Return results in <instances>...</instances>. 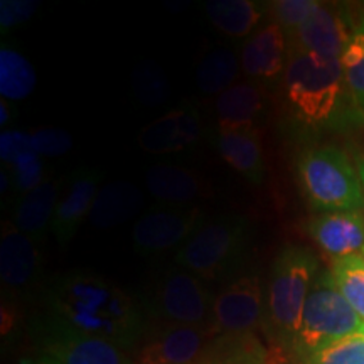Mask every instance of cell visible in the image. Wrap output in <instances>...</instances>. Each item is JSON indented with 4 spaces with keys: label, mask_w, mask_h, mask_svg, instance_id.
<instances>
[{
    "label": "cell",
    "mask_w": 364,
    "mask_h": 364,
    "mask_svg": "<svg viewBox=\"0 0 364 364\" xmlns=\"http://www.w3.org/2000/svg\"><path fill=\"white\" fill-rule=\"evenodd\" d=\"M252 225L245 216L221 215L204 221L176 253V265L204 282H225L247 258Z\"/></svg>",
    "instance_id": "obj_3"
},
{
    "label": "cell",
    "mask_w": 364,
    "mask_h": 364,
    "mask_svg": "<svg viewBox=\"0 0 364 364\" xmlns=\"http://www.w3.org/2000/svg\"><path fill=\"white\" fill-rule=\"evenodd\" d=\"M41 275V250L38 240L22 233L12 221L2 225L0 240V277L12 292H27Z\"/></svg>",
    "instance_id": "obj_13"
},
{
    "label": "cell",
    "mask_w": 364,
    "mask_h": 364,
    "mask_svg": "<svg viewBox=\"0 0 364 364\" xmlns=\"http://www.w3.org/2000/svg\"><path fill=\"white\" fill-rule=\"evenodd\" d=\"M36 364H49V363H44V361H38Z\"/></svg>",
    "instance_id": "obj_38"
},
{
    "label": "cell",
    "mask_w": 364,
    "mask_h": 364,
    "mask_svg": "<svg viewBox=\"0 0 364 364\" xmlns=\"http://www.w3.org/2000/svg\"><path fill=\"white\" fill-rule=\"evenodd\" d=\"M265 112V91L260 83L243 81L235 83L216 98V113L220 130L255 127Z\"/></svg>",
    "instance_id": "obj_20"
},
{
    "label": "cell",
    "mask_w": 364,
    "mask_h": 364,
    "mask_svg": "<svg viewBox=\"0 0 364 364\" xmlns=\"http://www.w3.org/2000/svg\"><path fill=\"white\" fill-rule=\"evenodd\" d=\"M307 201L318 213L361 211L364 191L351 161L338 147L307 150L299 161Z\"/></svg>",
    "instance_id": "obj_5"
},
{
    "label": "cell",
    "mask_w": 364,
    "mask_h": 364,
    "mask_svg": "<svg viewBox=\"0 0 364 364\" xmlns=\"http://www.w3.org/2000/svg\"><path fill=\"white\" fill-rule=\"evenodd\" d=\"M33 149L38 156L58 157L73 147V140L68 132L61 129H41L31 135Z\"/></svg>",
    "instance_id": "obj_33"
},
{
    "label": "cell",
    "mask_w": 364,
    "mask_h": 364,
    "mask_svg": "<svg viewBox=\"0 0 364 364\" xmlns=\"http://www.w3.org/2000/svg\"><path fill=\"white\" fill-rule=\"evenodd\" d=\"M44 318L129 351L149 334L147 317L120 285L90 270L63 272L44 290Z\"/></svg>",
    "instance_id": "obj_1"
},
{
    "label": "cell",
    "mask_w": 364,
    "mask_h": 364,
    "mask_svg": "<svg viewBox=\"0 0 364 364\" xmlns=\"http://www.w3.org/2000/svg\"><path fill=\"white\" fill-rule=\"evenodd\" d=\"M27 152H34L31 135L21 134V132L16 130L4 132L2 142H0V154H2L4 162L11 166L14 161H17V159Z\"/></svg>",
    "instance_id": "obj_34"
},
{
    "label": "cell",
    "mask_w": 364,
    "mask_h": 364,
    "mask_svg": "<svg viewBox=\"0 0 364 364\" xmlns=\"http://www.w3.org/2000/svg\"><path fill=\"white\" fill-rule=\"evenodd\" d=\"M317 268L316 255L299 245H285L273 258L265 297V318L268 334L282 348L294 349Z\"/></svg>",
    "instance_id": "obj_2"
},
{
    "label": "cell",
    "mask_w": 364,
    "mask_h": 364,
    "mask_svg": "<svg viewBox=\"0 0 364 364\" xmlns=\"http://www.w3.org/2000/svg\"><path fill=\"white\" fill-rule=\"evenodd\" d=\"M142 206V194L130 182H112L100 191L90 213V223L95 228L122 225Z\"/></svg>",
    "instance_id": "obj_21"
},
{
    "label": "cell",
    "mask_w": 364,
    "mask_h": 364,
    "mask_svg": "<svg viewBox=\"0 0 364 364\" xmlns=\"http://www.w3.org/2000/svg\"><path fill=\"white\" fill-rule=\"evenodd\" d=\"M351 34L338 9L318 2L306 24L285 36L287 51L311 53L322 59H341Z\"/></svg>",
    "instance_id": "obj_12"
},
{
    "label": "cell",
    "mask_w": 364,
    "mask_h": 364,
    "mask_svg": "<svg viewBox=\"0 0 364 364\" xmlns=\"http://www.w3.org/2000/svg\"><path fill=\"white\" fill-rule=\"evenodd\" d=\"M285 93L300 120L317 125L334 115L344 88L341 59L287 51Z\"/></svg>",
    "instance_id": "obj_4"
},
{
    "label": "cell",
    "mask_w": 364,
    "mask_h": 364,
    "mask_svg": "<svg viewBox=\"0 0 364 364\" xmlns=\"http://www.w3.org/2000/svg\"><path fill=\"white\" fill-rule=\"evenodd\" d=\"M0 110H2V125H6L9 122V110H6V102H2V105H0Z\"/></svg>",
    "instance_id": "obj_37"
},
{
    "label": "cell",
    "mask_w": 364,
    "mask_h": 364,
    "mask_svg": "<svg viewBox=\"0 0 364 364\" xmlns=\"http://www.w3.org/2000/svg\"><path fill=\"white\" fill-rule=\"evenodd\" d=\"M358 172H359V179H361L363 191H364V156L359 159V162H358Z\"/></svg>",
    "instance_id": "obj_36"
},
{
    "label": "cell",
    "mask_w": 364,
    "mask_h": 364,
    "mask_svg": "<svg viewBox=\"0 0 364 364\" xmlns=\"http://www.w3.org/2000/svg\"><path fill=\"white\" fill-rule=\"evenodd\" d=\"M134 86L139 98L149 105L162 103L169 95L166 76L156 65H140L134 73Z\"/></svg>",
    "instance_id": "obj_31"
},
{
    "label": "cell",
    "mask_w": 364,
    "mask_h": 364,
    "mask_svg": "<svg viewBox=\"0 0 364 364\" xmlns=\"http://www.w3.org/2000/svg\"><path fill=\"white\" fill-rule=\"evenodd\" d=\"M341 66L346 88L364 115V22L353 31L351 39L341 56Z\"/></svg>",
    "instance_id": "obj_28"
},
{
    "label": "cell",
    "mask_w": 364,
    "mask_h": 364,
    "mask_svg": "<svg viewBox=\"0 0 364 364\" xmlns=\"http://www.w3.org/2000/svg\"><path fill=\"white\" fill-rule=\"evenodd\" d=\"M208 331L188 326H161L145 336L136 364H201L209 344Z\"/></svg>",
    "instance_id": "obj_11"
},
{
    "label": "cell",
    "mask_w": 364,
    "mask_h": 364,
    "mask_svg": "<svg viewBox=\"0 0 364 364\" xmlns=\"http://www.w3.org/2000/svg\"><path fill=\"white\" fill-rule=\"evenodd\" d=\"M204 223L201 208L167 206L147 211L132 228V243L144 257L179 250Z\"/></svg>",
    "instance_id": "obj_10"
},
{
    "label": "cell",
    "mask_w": 364,
    "mask_h": 364,
    "mask_svg": "<svg viewBox=\"0 0 364 364\" xmlns=\"http://www.w3.org/2000/svg\"><path fill=\"white\" fill-rule=\"evenodd\" d=\"M218 150L233 169L252 182L262 186L265 181V157L262 149V135L257 127L223 129L218 136Z\"/></svg>",
    "instance_id": "obj_18"
},
{
    "label": "cell",
    "mask_w": 364,
    "mask_h": 364,
    "mask_svg": "<svg viewBox=\"0 0 364 364\" xmlns=\"http://www.w3.org/2000/svg\"><path fill=\"white\" fill-rule=\"evenodd\" d=\"M11 176L14 188L24 196L43 184V166L36 152H27L11 164Z\"/></svg>",
    "instance_id": "obj_32"
},
{
    "label": "cell",
    "mask_w": 364,
    "mask_h": 364,
    "mask_svg": "<svg viewBox=\"0 0 364 364\" xmlns=\"http://www.w3.org/2000/svg\"><path fill=\"white\" fill-rule=\"evenodd\" d=\"M201 364H272L257 334L221 336L209 344Z\"/></svg>",
    "instance_id": "obj_24"
},
{
    "label": "cell",
    "mask_w": 364,
    "mask_h": 364,
    "mask_svg": "<svg viewBox=\"0 0 364 364\" xmlns=\"http://www.w3.org/2000/svg\"><path fill=\"white\" fill-rule=\"evenodd\" d=\"M0 24L2 29H9L21 22H26L38 9V2H24V0H4L0 4Z\"/></svg>",
    "instance_id": "obj_35"
},
{
    "label": "cell",
    "mask_w": 364,
    "mask_h": 364,
    "mask_svg": "<svg viewBox=\"0 0 364 364\" xmlns=\"http://www.w3.org/2000/svg\"><path fill=\"white\" fill-rule=\"evenodd\" d=\"M364 332V322L339 292L331 272L318 273L302 311L294 351L311 358L348 336Z\"/></svg>",
    "instance_id": "obj_6"
},
{
    "label": "cell",
    "mask_w": 364,
    "mask_h": 364,
    "mask_svg": "<svg viewBox=\"0 0 364 364\" xmlns=\"http://www.w3.org/2000/svg\"><path fill=\"white\" fill-rule=\"evenodd\" d=\"M145 186L154 198L169 206H186L208 193L206 182L194 171L172 164L150 166L145 172Z\"/></svg>",
    "instance_id": "obj_19"
},
{
    "label": "cell",
    "mask_w": 364,
    "mask_h": 364,
    "mask_svg": "<svg viewBox=\"0 0 364 364\" xmlns=\"http://www.w3.org/2000/svg\"><path fill=\"white\" fill-rule=\"evenodd\" d=\"M307 364H364V332L329 344L312 354Z\"/></svg>",
    "instance_id": "obj_29"
},
{
    "label": "cell",
    "mask_w": 364,
    "mask_h": 364,
    "mask_svg": "<svg viewBox=\"0 0 364 364\" xmlns=\"http://www.w3.org/2000/svg\"><path fill=\"white\" fill-rule=\"evenodd\" d=\"M238 58L230 49H215L203 59L198 68L199 90L203 93H223L231 88L235 78L238 76Z\"/></svg>",
    "instance_id": "obj_26"
},
{
    "label": "cell",
    "mask_w": 364,
    "mask_h": 364,
    "mask_svg": "<svg viewBox=\"0 0 364 364\" xmlns=\"http://www.w3.org/2000/svg\"><path fill=\"white\" fill-rule=\"evenodd\" d=\"M329 272L339 292L364 322V257L332 260Z\"/></svg>",
    "instance_id": "obj_27"
},
{
    "label": "cell",
    "mask_w": 364,
    "mask_h": 364,
    "mask_svg": "<svg viewBox=\"0 0 364 364\" xmlns=\"http://www.w3.org/2000/svg\"><path fill=\"white\" fill-rule=\"evenodd\" d=\"M34 341L39 361L49 364H136L112 343L78 334L43 316L36 318Z\"/></svg>",
    "instance_id": "obj_8"
},
{
    "label": "cell",
    "mask_w": 364,
    "mask_h": 364,
    "mask_svg": "<svg viewBox=\"0 0 364 364\" xmlns=\"http://www.w3.org/2000/svg\"><path fill=\"white\" fill-rule=\"evenodd\" d=\"M317 4L314 0H279L272 2L268 11L272 14V22L279 24L285 36H289L306 24Z\"/></svg>",
    "instance_id": "obj_30"
},
{
    "label": "cell",
    "mask_w": 364,
    "mask_h": 364,
    "mask_svg": "<svg viewBox=\"0 0 364 364\" xmlns=\"http://www.w3.org/2000/svg\"><path fill=\"white\" fill-rule=\"evenodd\" d=\"M309 235L332 260L364 257V215L361 211L318 213L307 225Z\"/></svg>",
    "instance_id": "obj_15"
},
{
    "label": "cell",
    "mask_w": 364,
    "mask_h": 364,
    "mask_svg": "<svg viewBox=\"0 0 364 364\" xmlns=\"http://www.w3.org/2000/svg\"><path fill=\"white\" fill-rule=\"evenodd\" d=\"M265 324V294L260 277L243 275L230 282L213 304L209 338L255 334Z\"/></svg>",
    "instance_id": "obj_9"
},
{
    "label": "cell",
    "mask_w": 364,
    "mask_h": 364,
    "mask_svg": "<svg viewBox=\"0 0 364 364\" xmlns=\"http://www.w3.org/2000/svg\"><path fill=\"white\" fill-rule=\"evenodd\" d=\"M58 206V188L54 182L44 181L39 188H36L24 196H21L14 211V225L22 233L41 240L46 230H51L54 211Z\"/></svg>",
    "instance_id": "obj_22"
},
{
    "label": "cell",
    "mask_w": 364,
    "mask_h": 364,
    "mask_svg": "<svg viewBox=\"0 0 364 364\" xmlns=\"http://www.w3.org/2000/svg\"><path fill=\"white\" fill-rule=\"evenodd\" d=\"M268 7L253 0H211L206 2L209 21L230 38H245L255 33Z\"/></svg>",
    "instance_id": "obj_23"
},
{
    "label": "cell",
    "mask_w": 364,
    "mask_h": 364,
    "mask_svg": "<svg viewBox=\"0 0 364 364\" xmlns=\"http://www.w3.org/2000/svg\"><path fill=\"white\" fill-rule=\"evenodd\" d=\"M215 299L206 282L176 267L159 277L142 307L147 321L157 327L188 326L209 331Z\"/></svg>",
    "instance_id": "obj_7"
},
{
    "label": "cell",
    "mask_w": 364,
    "mask_h": 364,
    "mask_svg": "<svg viewBox=\"0 0 364 364\" xmlns=\"http://www.w3.org/2000/svg\"><path fill=\"white\" fill-rule=\"evenodd\" d=\"M201 120L193 105L186 103L149 124L139 135L144 152L154 156L188 150L199 142Z\"/></svg>",
    "instance_id": "obj_14"
},
{
    "label": "cell",
    "mask_w": 364,
    "mask_h": 364,
    "mask_svg": "<svg viewBox=\"0 0 364 364\" xmlns=\"http://www.w3.org/2000/svg\"><path fill=\"white\" fill-rule=\"evenodd\" d=\"M36 73L31 63L16 49H0V93L4 98L19 102L33 93Z\"/></svg>",
    "instance_id": "obj_25"
},
{
    "label": "cell",
    "mask_w": 364,
    "mask_h": 364,
    "mask_svg": "<svg viewBox=\"0 0 364 364\" xmlns=\"http://www.w3.org/2000/svg\"><path fill=\"white\" fill-rule=\"evenodd\" d=\"M102 174L98 171L85 169L73 177L66 194L58 201L51 223V231L58 243L66 247L75 238L81 223L90 216L95 199L98 196V186Z\"/></svg>",
    "instance_id": "obj_17"
},
{
    "label": "cell",
    "mask_w": 364,
    "mask_h": 364,
    "mask_svg": "<svg viewBox=\"0 0 364 364\" xmlns=\"http://www.w3.org/2000/svg\"><path fill=\"white\" fill-rule=\"evenodd\" d=\"M240 65L250 81H275L287 66V39L282 27L267 22L247 39L241 51Z\"/></svg>",
    "instance_id": "obj_16"
}]
</instances>
